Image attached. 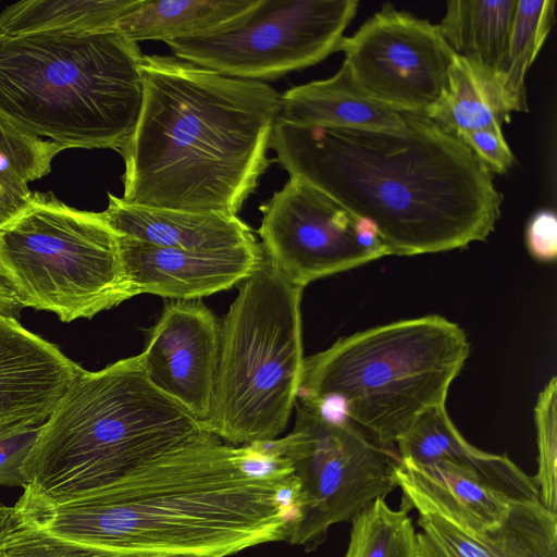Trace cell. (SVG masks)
<instances>
[{"instance_id": "obj_33", "label": "cell", "mask_w": 557, "mask_h": 557, "mask_svg": "<svg viewBox=\"0 0 557 557\" xmlns=\"http://www.w3.org/2000/svg\"><path fill=\"white\" fill-rule=\"evenodd\" d=\"M525 244L532 258L549 263L557 256V218L552 210H541L529 221Z\"/></svg>"}, {"instance_id": "obj_25", "label": "cell", "mask_w": 557, "mask_h": 557, "mask_svg": "<svg viewBox=\"0 0 557 557\" xmlns=\"http://www.w3.org/2000/svg\"><path fill=\"white\" fill-rule=\"evenodd\" d=\"M555 0H518L504 65L496 77L503 103L527 112L525 74L555 22Z\"/></svg>"}, {"instance_id": "obj_5", "label": "cell", "mask_w": 557, "mask_h": 557, "mask_svg": "<svg viewBox=\"0 0 557 557\" xmlns=\"http://www.w3.org/2000/svg\"><path fill=\"white\" fill-rule=\"evenodd\" d=\"M137 45L112 32L0 34V117L64 149H119L144 95Z\"/></svg>"}, {"instance_id": "obj_1", "label": "cell", "mask_w": 557, "mask_h": 557, "mask_svg": "<svg viewBox=\"0 0 557 557\" xmlns=\"http://www.w3.org/2000/svg\"><path fill=\"white\" fill-rule=\"evenodd\" d=\"M245 456L209 434L91 493L48 500L24 490L13 509L50 534L117 553L226 557L287 541L294 472L256 475Z\"/></svg>"}, {"instance_id": "obj_23", "label": "cell", "mask_w": 557, "mask_h": 557, "mask_svg": "<svg viewBox=\"0 0 557 557\" xmlns=\"http://www.w3.org/2000/svg\"><path fill=\"white\" fill-rule=\"evenodd\" d=\"M139 0H24L0 13V34L45 29L112 32Z\"/></svg>"}, {"instance_id": "obj_17", "label": "cell", "mask_w": 557, "mask_h": 557, "mask_svg": "<svg viewBox=\"0 0 557 557\" xmlns=\"http://www.w3.org/2000/svg\"><path fill=\"white\" fill-rule=\"evenodd\" d=\"M102 215L120 236L158 247L215 250L257 242L237 215L198 213L128 205L108 194Z\"/></svg>"}, {"instance_id": "obj_26", "label": "cell", "mask_w": 557, "mask_h": 557, "mask_svg": "<svg viewBox=\"0 0 557 557\" xmlns=\"http://www.w3.org/2000/svg\"><path fill=\"white\" fill-rule=\"evenodd\" d=\"M494 557H557V512L515 500L496 527L475 536Z\"/></svg>"}, {"instance_id": "obj_35", "label": "cell", "mask_w": 557, "mask_h": 557, "mask_svg": "<svg viewBox=\"0 0 557 557\" xmlns=\"http://www.w3.org/2000/svg\"><path fill=\"white\" fill-rule=\"evenodd\" d=\"M13 520V507L0 504V544L9 531Z\"/></svg>"}, {"instance_id": "obj_3", "label": "cell", "mask_w": 557, "mask_h": 557, "mask_svg": "<svg viewBox=\"0 0 557 557\" xmlns=\"http://www.w3.org/2000/svg\"><path fill=\"white\" fill-rule=\"evenodd\" d=\"M143 102L119 149L121 199L135 206L237 215L270 164L280 95L175 57L144 55Z\"/></svg>"}, {"instance_id": "obj_37", "label": "cell", "mask_w": 557, "mask_h": 557, "mask_svg": "<svg viewBox=\"0 0 557 557\" xmlns=\"http://www.w3.org/2000/svg\"><path fill=\"white\" fill-rule=\"evenodd\" d=\"M0 557H2L1 552H0Z\"/></svg>"}, {"instance_id": "obj_29", "label": "cell", "mask_w": 557, "mask_h": 557, "mask_svg": "<svg viewBox=\"0 0 557 557\" xmlns=\"http://www.w3.org/2000/svg\"><path fill=\"white\" fill-rule=\"evenodd\" d=\"M0 552L2 557H113L117 554L50 534L21 519L14 509Z\"/></svg>"}, {"instance_id": "obj_6", "label": "cell", "mask_w": 557, "mask_h": 557, "mask_svg": "<svg viewBox=\"0 0 557 557\" xmlns=\"http://www.w3.org/2000/svg\"><path fill=\"white\" fill-rule=\"evenodd\" d=\"M469 352L463 330L441 315L391 322L305 358L297 398L391 448L419 413L446 404Z\"/></svg>"}, {"instance_id": "obj_13", "label": "cell", "mask_w": 557, "mask_h": 557, "mask_svg": "<svg viewBox=\"0 0 557 557\" xmlns=\"http://www.w3.org/2000/svg\"><path fill=\"white\" fill-rule=\"evenodd\" d=\"M220 324L199 299L173 300L150 330L141 362L149 381L202 424L213 399Z\"/></svg>"}, {"instance_id": "obj_7", "label": "cell", "mask_w": 557, "mask_h": 557, "mask_svg": "<svg viewBox=\"0 0 557 557\" xmlns=\"http://www.w3.org/2000/svg\"><path fill=\"white\" fill-rule=\"evenodd\" d=\"M264 257L220 324L206 430L231 445L275 440L287 426L304 366L301 296Z\"/></svg>"}, {"instance_id": "obj_14", "label": "cell", "mask_w": 557, "mask_h": 557, "mask_svg": "<svg viewBox=\"0 0 557 557\" xmlns=\"http://www.w3.org/2000/svg\"><path fill=\"white\" fill-rule=\"evenodd\" d=\"M117 236L133 297L152 294L172 300L200 299L240 284L264 258L258 242L197 251L158 247Z\"/></svg>"}, {"instance_id": "obj_16", "label": "cell", "mask_w": 557, "mask_h": 557, "mask_svg": "<svg viewBox=\"0 0 557 557\" xmlns=\"http://www.w3.org/2000/svg\"><path fill=\"white\" fill-rule=\"evenodd\" d=\"M400 508L445 519L478 536L499 524L516 500L476 470L451 462L412 465L398 458Z\"/></svg>"}, {"instance_id": "obj_11", "label": "cell", "mask_w": 557, "mask_h": 557, "mask_svg": "<svg viewBox=\"0 0 557 557\" xmlns=\"http://www.w3.org/2000/svg\"><path fill=\"white\" fill-rule=\"evenodd\" d=\"M260 211L264 257L301 288L389 255L369 220L299 178L289 177Z\"/></svg>"}, {"instance_id": "obj_12", "label": "cell", "mask_w": 557, "mask_h": 557, "mask_svg": "<svg viewBox=\"0 0 557 557\" xmlns=\"http://www.w3.org/2000/svg\"><path fill=\"white\" fill-rule=\"evenodd\" d=\"M339 51L369 98L400 113L425 116L447 88L456 54L438 25L389 5L344 37Z\"/></svg>"}, {"instance_id": "obj_32", "label": "cell", "mask_w": 557, "mask_h": 557, "mask_svg": "<svg viewBox=\"0 0 557 557\" xmlns=\"http://www.w3.org/2000/svg\"><path fill=\"white\" fill-rule=\"evenodd\" d=\"M458 138L475 154L491 174H505L513 164V154L502 131L479 129L463 133Z\"/></svg>"}, {"instance_id": "obj_15", "label": "cell", "mask_w": 557, "mask_h": 557, "mask_svg": "<svg viewBox=\"0 0 557 557\" xmlns=\"http://www.w3.org/2000/svg\"><path fill=\"white\" fill-rule=\"evenodd\" d=\"M79 368L17 319L0 315V429L42 424Z\"/></svg>"}, {"instance_id": "obj_34", "label": "cell", "mask_w": 557, "mask_h": 557, "mask_svg": "<svg viewBox=\"0 0 557 557\" xmlns=\"http://www.w3.org/2000/svg\"><path fill=\"white\" fill-rule=\"evenodd\" d=\"M22 309L0 265V315L17 319Z\"/></svg>"}, {"instance_id": "obj_22", "label": "cell", "mask_w": 557, "mask_h": 557, "mask_svg": "<svg viewBox=\"0 0 557 557\" xmlns=\"http://www.w3.org/2000/svg\"><path fill=\"white\" fill-rule=\"evenodd\" d=\"M508 115L496 81L458 54L450 64L444 95L426 114L457 137L479 129L502 131Z\"/></svg>"}, {"instance_id": "obj_24", "label": "cell", "mask_w": 557, "mask_h": 557, "mask_svg": "<svg viewBox=\"0 0 557 557\" xmlns=\"http://www.w3.org/2000/svg\"><path fill=\"white\" fill-rule=\"evenodd\" d=\"M64 148L24 133L0 117V230L28 207V184L51 171L54 157Z\"/></svg>"}, {"instance_id": "obj_27", "label": "cell", "mask_w": 557, "mask_h": 557, "mask_svg": "<svg viewBox=\"0 0 557 557\" xmlns=\"http://www.w3.org/2000/svg\"><path fill=\"white\" fill-rule=\"evenodd\" d=\"M344 557H418L417 532L408 511L377 498L351 521Z\"/></svg>"}, {"instance_id": "obj_9", "label": "cell", "mask_w": 557, "mask_h": 557, "mask_svg": "<svg viewBox=\"0 0 557 557\" xmlns=\"http://www.w3.org/2000/svg\"><path fill=\"white\" fill-rule=\"evenodd\" d=\"M295 409L293 431L267 445L289 461L297 481L287 541L312 550L332 525L397 487L398 456L346 418L298 398Z\"/></svg>"}, {"instance_id": "obj_19", "label": "cell", "mask_w": 557, "mask_h": 557, "mask_svg": "<svg viewBox=\"0 0 557 557\" xmlns=\"http://www.w3.org/2000/svg\"><path fill=\"white\" fill-rule=\"evenodd\" d=\"M407 113L369 98L343 63L331 77L299 85L280 96L278 121L298 126L398 131Z\"/></svg>"}, {"instance_id": "obj_28", "label": "cell", "mask_w": 557, "mask_h": 557, "mask_svg": "<svg viewBox=\"0 0 557 557\" xmlns=\"http://www.w3.org/2000/svg\"><path fill=\"white\" fill-rule=\"evenodd\" d=\"M557 384L556 377L544 386L534 407L537 443V471L533 480L539 500L557 512Z\"/></svg>"}, {"instance_id": "obj_31", "label": "cell", "mask_w": 557, "mask_h": 557, "mask_svg": "<svg viewBox=\"0 0 557 557\" xmlns=\"http://www.w3.org/2000/svg\"><path fill=\"white\" fill-rule=\"evenodd\" d=\"M41 424L18 423L0 429V486L29 485L25 465Z\"/></svg>"}, {"instance_id": "obj_21", "label": "cell", "mask_w": 557, "mask_h": 557, "mask_svg": "<svg viewBox=\"0 0 557 557\" xmlns=\"http://www.w3.org/2000/svg\"><path fill=\"white\" fill-rule=\"evenodd\" d=\"M256 0H139L113 28L127 39L161 40L194 37L223 28Z\"/></svg>"}, {"instance_id": "obj_20", "label": "cell", "mask_w": 557, "mask_h": 557, "mask_svg": "<svg viewBox=\"0 0 557 557\" xmlns=\"http://www.w3.org/2000/svg\"><path fill=\"white\" fill-rule=\"evenodd\" d=\"M517 1H448L440 30L456 54L496 81L505 62Z\"/></svg>"}, {"instance_id": "obj_8", "label": "cell", "mask_w": 557, "mask_h": 557, "mask_svg": "<svg viewBox=\"0 0 557 557\" xmlns=\"http://www.w3.org/2000/svg\"><path fill=\"white\" fill-rule=\"evenodd\" d=\"M0 265L22 308L62 322L91 319L133 297L119 236L102 212L72 208L52 191L33 193L0 230Z\"/></svg>"}, {"instance_id": "obj_10", "label": "cell", "mask_w": 557, "mask_h": 557, "mask_svg": "<svg viewBox=\"0 0 557 557\" xmlns=\"http://www.w3.org/2000/svg\"><path fill=\"white\" fill-rule=\"evenodd\" d=\"M357 0H256L215 32L166 42L175 58L220 75L276 79L339 50Z\"/></svg>"}, {"instance_id": "obj_18", "label": "cell", "mask_w": 557, "mask_h": 557, "mask_svg": "<svg viewBox=\"0 0 557 557\" xmlns=\"http://www.w3.org/2000/svg\"><path fill=\"white\" fill-rule=\"evenodd\" d=\"M395 445L403 461L418 466L437 462L466 466L495 482L515 499L536 494L533 478L506 454L486 453L470 444L450 420L445 404L419 413Z\"/></svg>"}, {"instance_id": "obj_30", "label": "cell", "mask_w": 557, "mask_h": 557, "mask_svg": "<svg viewBox=\"0 0 557 557\" xmlns=\"http://www.w3.org/2000/svg\"><path fill=\"white\" fill-rule=\"evenodd\" d=\"M418 525V557H494L475 536L441 517L420 516Z\"/></svg>"}, {"instance_id": "obj_2", "label": "cell", "mask_w": 557, "mask_h": 557, "mask_svg": "<svg viewBox=\"0 0 557 557\" xmlns=\"http://www.w3.org/2000/svg\"><path fill=\"white\" fill-rule=\"evenodd\" d=\"M270 148L289 177L369 220L389 255L448 251L485 240L503 196L454 134L407 113L398 131L298 126L276 120Z\"/></svg>"}, {"instance_id": "obj_36", "label": "cell", "mask_w": 557, "mask_h": 557, "mask_svg": "<svg viewBox=\"0 0 557 557\" xmlns=\"http://www.w3.org/2000/svg\"><path fill=\"white\" fill-rule=\"evenodd\" d=\"M113 557H190V556L152 554V553H117Z\"/></svg>"}, {"instance_id": "obj_4", "label": "cell", "mask_w": 557, "mask_h": 557, "mask_svg": "<svg viewBox=\"0 0 557 557\" xmlns=\"http://www.w3.org/2000/svg\"><path fill=\"white\" fill-rule=\"evenodd\" d=\"M211 434L149 381L140 355L79 368L41 424L23 490L62 500L110 486Z\"/></svg>"}]
</instances>
